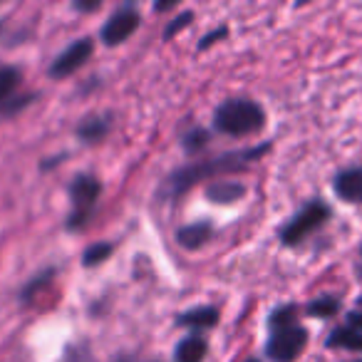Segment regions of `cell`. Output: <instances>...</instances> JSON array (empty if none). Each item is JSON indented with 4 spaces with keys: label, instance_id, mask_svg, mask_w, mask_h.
Returning <instances> with one entry per match:
<instances>
[{
    "label": "cell",
    "instance_id": "cell-12",
    "mask_svg": "<svg viewBox=\"0 0 362 362\" xmlns=\"http://www.w3.org/2000/svg\"><path fill=\"white\" fill-rule=\"evenodd\" d=\"M216 310L214 308H199V310H192L181 317V325H197V327H209L216 322Z\"/></svg>",
    "mask_w": 362,
    "mask_h": 362
},
{
    "label": "cell",
    "instance_id": "cell-2",
    "mask_svg": "<svg viewBox=\"0 0 362 362\" xmlns=\"http://www.w3.org/2000/svg\"><path fill=\"white\" fill-rule=\"evenodd\" d=\"M308 345V332L300 325H288L281 330H273L271 340H268V357L273 362H293Z\"/></svg>",
    "mask_w": 362,
    "mask_h": 362
},
{
    "label": "cell",
    "instance_id": "cell-1",
    "mask_svg": "<svg viewBox=\"0 0 362 362\" xmlns=\"http://www.w3.org/2000/svg\"><path fill=\"white\" fill-rule=\"evenodd\" d=\"M263 122H266V115L251 100H228L216 110V127L231 136L256 134Z\"/></svg>",
    "mask_w": 362,
    "mask_h": 362
},
{
    "label": "cell",
    "instance_id": "cell-16",
    "mask_svg": "<svg viewBox=\"0 0 362 362\" xmlns=\"http://www.w3.org/2000/svg\"><path fill=\"white\" fill-rule=\"evenodd\" d=\"M16 82H18L16 70H0V100H3L13 87H16Z\"/></svg>",
    "mask_w": 362,
    "mask_h": 362
},
{
    "label": "cell",
    "instance_id": "cell-3",
    "mask_svg": "<svg viewBox=\"0 0 362 362\" xmlns=\"http://www.w3.org/2000/svg\"><path fill=\"white\" fill-rule=\"evenodd\" d=\"M327 216H330V211H327L325 204H320V202L308 204V206L303 209V211L298 214V216L293 218L286 228H283V243H288V246L300 243L308 233L315 231L317 226H322V223L327 221Z\"/></svg>",
    "mask_w": 362,
    "mask_h": 362
},
{
    "label": "cell",
    "instance_id": "cell-17",
    "mask_svg": "<svg viewBox=\"0 0 362 362\" xmlns=\"http://www.w3.org/2000/svg\"><path fill=\"white\" fill-rule=\"evenodd\" d=\"M189 21H192V16H189V13H184V16H181L179 21H174L169 28H166V37H171L174 33H179L181 28H187V25H189Z\"/></svg>",
    "mask_w": 362,
    "mask_h": 362
},
{
    "label": "cell",
    "instance_id": "cell-9",
    "mask_svg": "<svg viewBox=\"0 0 362 362\" xmlns=\"http://www.w3.org/2000/svg\"><path fill=\"white\" fill-rule=\"evenodd\" d=\"M206 355V340L199 335H189L176 347V362H202Z\"/></svg>",
    "mask_w": 362,
    "mask_h": 362
},
{
    "label": "cell",
    "instance_id": "cell-8",
    "mask_svg": "<svg viewBox=\"0 0 362 362\" xmlns=\"http://www.w3.org/2000/svg\"><path fill=\"white\" fill-rule=\"evenodd\" d=\"M335 194L342 199V202L362 204V166H357V169H347V171H342V174H337Z\"/></svg>",
    "mask_w": 362,
    "mask_h": 362
},
{
    "label": "cell",
    "instance_id": "cell-13",
    "mask_svg": "<svg viewBox=\"0 0 362 362\" xmlns=\"http://www.w3.org/2000/svg\"><path fill=\"white\" fill-rule=\"evenodd\" d=\"M337 308L340 305H337L335 298H317L315 303L308 305V313H313V315H317V317H330L337 313Z\"/></svg>",
    "mask_w": 362,
    "mask_h": 362
},
{
    "label": "cell",
    "instance_id": "cell-10",
    "mask_svg": "<svg viewBox=\"0 0 362 362\" xmlns=\"http://www.w3.org/2000/svg\"><path fill=\"white\" fill-rule=\"evenodd\" d=\"M243 192H246V189H243L241 184H236V181H218V184L206 189V197L218 204H231V202H238V199L243 197Z\"/></svg>",
    "mask_w": 362,
    "mask_h": 362
},
{
    "label": "cell",
    "instance_id": "cell-18",
    "mask_svg": "<svg viewBox=\"0 0 362 362\" xmlns=\"http://www.w3.org/2000/svg\"><path fill=\"white\" fill-rule=\"evenodd\" d=\"M77 8H80V11H97L100 3H77Z\"/></svg>",
    "mask_w": 362,
    "mask_h": 362
},
{
    "label": "cell",
    "instance_id": "cell-15",
    "mask_svg": "<svg viewBox=\"0 0 362 362\" xmlns=\"http://www.w3.org/2000/svg\"><path fill=\"white\" fill-rule=\"evenodd\" d=\"M112 246L110 243H100V246H92L90 251L85 253V266H95V263H102L107 256H110Z\"/></svg>",
    "mask_w": 362,
    "mask_h": 362
},
{
    "label": "cell",
    "instance_id": "cell-5",
    "mask_svg": "<svg viewBox=\"0 0 362 362\" xmlns=\"http://www.w3.org/2000/svg\"><path fill=\"white\" fill-rule=\"evenodd\" d=\"M92 52V42L90 40H77L75 45H70L50 67V75L52 77H67L72 75L75 70H80L85 65V60L90 57Z\"/></svg>",
    "mask_w": 362,
    "mask_h": 362
},
{
    "label": "cell",
    "instance_id": "cell-19",
    "mask_svg": "<svg viewBox=\"0 0 362 362\" xmlns=\"http://www.w3.org/2000/svg\"><path fill=\"white\" fill-rule=\"evenodd\" d=\"M352 362H362V360H352Z\"/></svg>",
    "mask_w": 362,
    "mask_h": 362
},
{
    "label": "cell",
    "instance_id": "cell-11",
    "mask_svg": "<svg viewBox=\"0 0 362 362\" xmlns=\"http://www.w3.org/2000/svg\"><path fill=\"white\" fill-rule=\"evenodd\" d=\"M209 233H211V228L206 226V223H199V226H187L179 231V241L184 243L187 248H197L202 246L204 241L209 238Z\"/></svg>",
    "mask_w": 362,
    "mask_h": 362
},
{
    "label": "cell",
    "instance_id": "cell-6",
    "mask_svg": "<svg viewBox=\"0 0 362 362\" xmlns=\"http://www.w3.org/2000/svg\"><path fill=\"white\" fill-rule=\"evenodd\" d=\"M330 347H345V350H362V313H352L340 327L327 337Z\"/></svg>",
    "mask_w": 362,
    "mask_h": 362
},
{
    "label": "cell",
    "instance_id": "cell-4",
    "mask_svg": "<svg viewBox=\"0 0 362 362\" xmlns=\"http://www.w3.org/2000/svg\"><path fill=\"white\" fill-rule=\"evenodd\" d=\"M136 25H139V16H136L134 11H119L105 23V28H102V40H105V45L115 47V45H119V42H124L127 37L136 30Z\"/></svg>",
    "mask_w": 362,
    "mask_h": 362
},
{
    "label": "cell",
    "instance_id": "cell-7",
    "mask_svg": "<svg viewBox=\"0 0 362 362\" xmlns=\"http://www.w3.org/2000/svg\"><path fill=\"white\" fill-rule=\"evenodd\" d=\"M97 197H100V184H97L92 176H82V179L75 181V187H72V204H75L77 214L75 218H85L87 211L95 206Z\"/></svg>",
    "mask_w": 362,
    "mask_h": 362
},
{
    "label": "cell",
    "instance_id": "cell-14",
    "mask_svg": "<svg viewBox=\"0 0 362 362\" xmlns=\"http://www.w3.org/2000/svg\"><path fill=\"white\" fill-rule=\"evenodd\" d=\"M293 317H296V308H281V310H276L273 313V317H271V327L273 330H281V327H288V325H296L293 322Z\"/></svg>",
    "mask_w": 362,
    "mask_h": 362
}]
</instances>
